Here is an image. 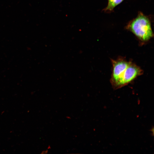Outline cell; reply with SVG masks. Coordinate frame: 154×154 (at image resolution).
<instances>
[{
    "instance_id": "cell-1",
    "label": "cell",
    "mask_w": 154,
    "mask_h": 154,
    "mask_svg": "<svg viewBox=\"0 0 154 154\" xmlns=\"http://www.w3.org/2000/svg\"><path fill=\"white\" fill-rule=\"evenodd\" d=\"M112 71L110 82L113 88H121L143 74V70L135 63L123 57L112 60Z\"/></svg>"
},
{
    "instance_id": "cell-2",
    "label": "cell",
    "mask_w": 154,
    "mask_h": 154,
    "mask_svg": "<svg viewBox=\"0 0 154 154\" xmlns=\"http://www.w3.org/2000/svg\"><path fill=\"white\" fill-rule=\"evenodd\" d=\"M125 29L132 33L141 42H147L153 37L150 19L142 12L129 21Z\"/></svg>"
},
{
    "instance_id": "cell-3",
    "label": "cell",
    "mask_w": 154,
    "mask_h": 154,
    "mask_svg": "<svg viewBox=\"0 0 154 154\" xmlns=\"http://www.w3.org/2000/svg\"><path fill=\"white\" fill-rule=\"evenodd\" d=\"M124 0H108L107 7L103 10L106 12H111L114 8Z\"/></svg>"
},
{
    "instance_id": "cell-4",
    "label": "cell",
    "mask_w": 154,
    "mask_h": 154,
    "mask_svg": "<svg viewBox=\"0 0 154 154\" xmlns=\"http://www.w3.org/2000/svg\"><path fill=\"white\" fill-rule=\"evenodd\" d=\"M48 152V150H46L43 151L41 153V154H46Z\"/></svg>"
},
{
    "instance_id": "cell-5",
    "label": "cell",
    "mask_w": 154,
    "mask_h": 154,
    "mask_svg": "<svg viewBox=\"0 0 154 154\" xmlns=\"http://www.w3.org/2000/svg\"><path fill=\"white\" fill-rule=\"evenodd\" d=\"M48 149H50V145H49V146H48Z\"/></svg>"
}]
</instances>
